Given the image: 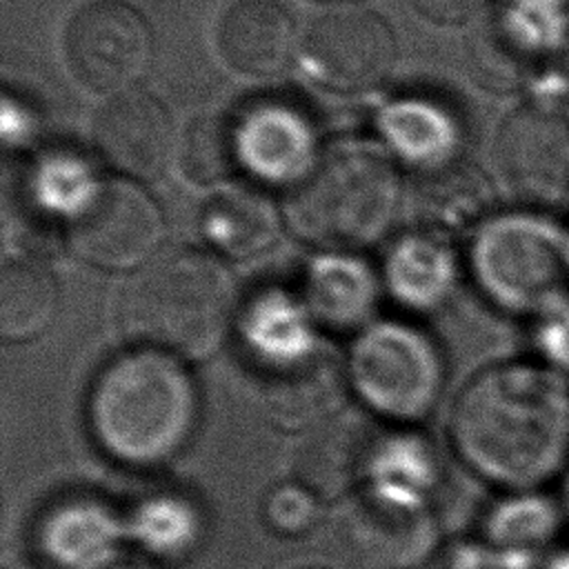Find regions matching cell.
<instances>
[{"label":"cell","instance_id":"1","mask_svg":"<svg viewBox=\"0 0 569 569\" xmlns=\"http://www.w3.org/2000/svg\"><path fill=\"white\" fill-rule=\"evenodd\" d=\"M449 429L480 478L536 491L569 467V380L542 362L493 365L462 389Z\"/></svg>","mask_w":569,"mask_h":569},{"label":"cell","instance_id":"2","mask_svg":"<svg viewBox=\"0 0 569 569\" xmlns=\"http://www.w3.org/2000/svg\"><path fill=\"white\" fill-rule=\"evenodd\" d=\"M198 420V391L184 360L136 347L109 360L91 382L87 422L116 462L147 469L176 458Z\"/></svg>","mask_w":569,"mask_h":569},{"label":"cell","instance_id":"3","mask_svg":"<svg viewBox=\"0 0 569 569\" xmlns=\"http://www.w3.org/2000/svg\"><path fill=\"white\" fill-rule=\"evenodd\" d=\"M238 311L236 280L216 256L198 249L158 253L136 271L120 300L122 329L180 360L213 356Z\"/></svg>","mask_w":569,"mask_h":569},{"label":"cell","instance_id":"4","mask_svg":"<svg viewBox=\"0 0 569 569\" xmlns=\"http://www.w3.org/2000/svg\"><path fill=\"white\" fill-rule=\"evenodd\" d=\"M400 178L380 156L340 151L313 164L287 202V224L309 244L347 253L380 240L400 207Z\"/></svg>","mask_w":569,"mask_h":569},{"label":"cell","instance_id":"5","mask_svg":"<svg viewBox=\"0 0 569 569\" xmlns=\"http://www.w3.org/2000/svg\"><path fill=\"white\" fill-rule=\"evenodd\" d=\"M345 365L349 387L369 413L400 425L429 416L445 385V362L433 340L402 322L365 327Z\"/></svg>","mask_w":569,"mask_h":569},{"label":"cell","instance_id":"6","mask_svg":"<svg viewBox=\"0 0 569 569\" xmlns=\"http://www.w3.org/2000/svg\"><path fill=\"white\" fill-rule=\"evenodd\" d=\"M469 264L480 291L509 311L549 309L565 253L556 231L529 216L489 220L476 236Z\"/></svg>","mask_w":569,"mask_h":569},{"label":"cell","instance_id":"7","mask_svg":"<svg viewBox=\"0 0 569 569\" xmlns=\"http://www.w3.org/2000/svg\"><path fill=\"white\" fill-rule=\"evenodd\" d=\"M158 202L129 178L98 182L67 220L71 251L104 271L142 269L164 240Z\"/></svg>","mask_w":569,"mask_h":569},{"label":"cell","instance_id":"8","mask_svg":"<svg viewBox=\"0 0 569 569\" xmlns=\"http://www.w3.org/2000/svg\"><path fill=\"white\" fill-rule=\"evenodd\" d=\"M336 520L338 549L356 569H413L438 545V525L425 500L373 485L351 493Z\"/></svg>","mask_w":569,"mask_h":569},{"label":"cell","instance_id":"9","mask_svg":"<svg viewBox=\"0 0 569 569\" xmlns=\"http://www.w3.org/2000/svg\"><path fill=\"white\" fill-rule=\"evenodd\" d=\"M71 76L98 93L129 91L153 60V31L124 0H91L67 22L62 38Z\"/></svg>","mask_w":569,"mask_h":569},{"label":"cell","instance_id":"10","mask_svg":"<svg viewBox=\"0 0 569 569\" xmlns=\"http://www.w3.org/2000/svg\"><path fill=\"white\" fill-rule=\"evenodd\" d=\"M569 18L549 0H500L471 33L467 64L478 84L509 91L556 60Z\"/></svg>","mask_w":569,"mask_h":569},{"label":"cell","instance_id":"11","mask_svg":"<svg viewBox=\"0 0 569 569\" xmlns=\"http://www.w3.org/2000/svg\"><path fill=\"white\" fill-rule=\"evenodd\" d=\"M389 24L358 4L336 7L316 18L302 42L307 73L331 91H365L380 84L396 64Z\"/></svg>","mask_w":569,"mask_h":569},{"label":"cell","instance_id":"12","mask_svg":"<svg viewBox=\"0 0 569 569\" xmlns=\"http://www.w3.org/2000/svg\"><path fill=\"white\" fill-rule=\"evenodd\" d=\"M496 164L505 184L533 204L569 196V118L542 102L520 104L496 138Z\"/></svg>","mask_w":569,"mask_h":569},{"label":"cell","instance_id":"13","mask_svg":"<svg viewBox=\"0 0 569 569\" xmlns=\"http://www.w3.org/2000/svg\"><path fill=\"white\" fill-rule=\"evenodd\" d=\"M93 147L122 178H158L178 153L176 129L164 104L147 91L116 93L93 118Z\"/></svg>","mask_w":569,"mask_h":569},{"label":"cell","instance_id":"14","mask_svg":"<svg viewBox=\"0 0 569 569\" xmlns=\"http://www.w3.org/2000/svg\"><path fill=\"white\" fill-rule=\"evenodd\" d=\"M233 131L240 171L256 180L296 184L313 167V124L291 102L258 100L233 113Z\"/></svg>","mask_w":569,"mask_h":569},{"label":"cell","instance_id":"15","mask_svg":"<svg viewBox=\"0 0 569 569\" xmlns=\"http://www.w3.org/2000/svg\"><path fill=\"white\" fill-rule=\"evenodd\" d=\"M382 436L362 413L340 411L309 438L296 458V478L320 500H340L371 476Z\"/></svg>","mask_w":569,"mask_h":569},{"label":"cell","instance_id":"16","mask_svg":"<svg viewBox=\"0 0 569 569\" xmlns=\"http://www.w3.org/2000/svg\"><path fill=\"white\" fill-rule=\"evenodd\" d=\"M349 389L347 365L318 345L296 362L262 371L260 398L276 427L311 431L342 411Z\"/></svg>","mask_w":569,"mask_h":569},{"label":"cell","instance_id":"17","mask_svg":"<svg viewBox=\"0 0 569 569\" xmlns=\"http://www.w3.org/2000/svg\"><path fill=\"white\" fill-rule=\"evenodd\" d=\"M124 533L127 525L109 502L76 493L42 511L36 547L56 569H109Z\"/></svg>","mask_w":569,"mask_h":569},{"label":"cell","instance_id":"18","mask_svg":"<svg viewBox=\"0 0 569 569\" xmlns=\"http://www.w3.org/2000/svg\"><path fill=\"white\" fill-rule=\"evenodd\" d=\"M216 42L233 71L262 78L287 67L296 29L289 11L276 0H236L220 16Z\"/></svg>","mask_w":569,"mask_h":569},{"label":"cell","instance_id":"19","mask_svg":"<svg viewBox=\"0 0 569 569\" xmlns=\"http://www.w3.org/2000/svg\"><path fill=\"white\" fill-rule=\"evenodd\" d=\"M302 300L316 325L340 333L362 331L378 302V280L362 260L325 253L307 271Z\"/></svg>","mask_w":569,"mask_h":569},{"label":"cell","instance_id":"20","mask_svg":"<svg viewBox=\"0 0 569 569\" xmlns=\"http://www.w3.org/2000/svg\"><path fill=\"white\" fill-rule=\"evenodd\" d=\"M240 322L242 338L262 371L296 362L318 347L311 311L305 300L284 291L273 289L253 298Z\"/></svg>","mask_w":569,"mask_h":569},{"label":"cell","instance_id":"21","mask_svg":"<svg viewBox=\"0 0 569 569\" xmlns=\"http://www.w3.org/2000/svg\"><path fill=\"white\" fill-rule=\"evenodd\" d=\"M458 278L453 253L442 236L416 233L396 242L385 262V282L409 309L429 311L451 296Z\"/></svg>","mask_w":569,"mask_h":569},{"label":"cell","instance_id":"22","mask_svg":"<svg viewBox=\"0 0 569 569\" xmlns=\"http://www.w3.org/2000/svg\"><path fill=\"white\" fill-rule=\"evenodd\" d=\"M200 227L220 253L251 258L276 244L282 220L273 202L262 193L253 189H229L207 202Z\"/></svg>","mask_w":569,"mask_h":569},{"label":"cell","instance_id":"23","mask_svg":"<svg viewBox=\"0 0 569 569\" xmlns=\"http://www.w3.org/2000/svg\"><path fill=\"white\" fill-rule=\"evenodd\" d=\"M382 129L391 147L425 173L447 169L460 147L456 118L431 100H400L387 107Z\"/></svg>","mask_w":569,"mask_h":569},{"label":"cell","instance_id":"24","mask_svg":"<svg viewBox=\"0 0 569 569\" xmlns=\"http://www.w3.org/2000/svg\"><path fill=\"white\" fill-rule=\"evenodd\" d=\"M60 287L38 260L16 258L0 273V336L7 342H27L42 336L56 320Z\"/></svg>","mask_w":569,"mask_h":569},{"label":"cell","instance_id":"25","mask_svg":"<svg viewBox=\"0 0 569 569\" xmlns=\"http://www.w3.org/2000/svg\"><path fill=\"white\" fill-rule=\"evenodd\" d=\"M178 162L196 184H220L240 176L233 116L202 113L178 140Z\"/></svg>","mask_w":569,"mask_h":569},{"label":"cell","instance_id":"26","mask_svg":"<svg viewBox=\"0 0 569 569\" xmlns=\"http://www.w3.org/2000/svg\"><path fill=\"white\" fill-rule=\"evenodd\" d=\"M127 529L151 553L182 558L196 547L202 533V518L191 500L158 493L138 505Z\"/></svg>","mask_w":569,"mask_h":569},{"label":"cell","instance_id":"27","mask_svg":"<svg viewBox=\"0 0 569 569\" xmlns=\"http://www.w3.org/2000/svg\"><path fill=\"white\" fill-rule=\"evenodd\" d=\"M560 511L536 491H513L500 502L487 522L489 538L505 549H536L558 529Z\"/></svg>","mask_w":569,"mask_h":569},{"label":"cell","instance_id":"28","mask_svg":"<svg viewBox=\"0 0 569 569\" xmlns=\"http://www.w3.org/2000/svg\"><path fill=\"white\" fill-rule=\"evenodd\" d=\"M98 182L82 160L69 153H51L36 167L31 193L42 211L69 220Z\"/></svg>","mask_w":569,"mask_h":569},{"label":"cell","instance_id":"29","mask_svg":"<svg viewBox=\"0 0 569 569\" xmlns=\"http://www.w3.org/2000/svg\"><path fill=\"white\" fill-rule=\"evenodd\" d=\"M262 516L271 531L296 538L316 527L320 516V498L302 482H282L267 491Z\"/></svg>","mask_w":569,"mask_h":569},{"label":"cell","instance_id":"30","mask_svg":"<svg viewBox=\"0 0 569 569\" xmlns=\"http://www.w3.org/2000/svg\"><path fill=\"white\" fill-rule=\"evenodd\" d=\"M411 7L436 24H462L480 13L487 0H409Z\"/></svg>","mask_w":569,"mask_h":569},{"label":"cell","instance_id":"31","mask_svg":"<svg viewBox=\"0 0 569 569\" xmlns=\"http://www.w3.org/2000/svg\"><path fill=\"white\" fill-rule=\"evenodd\" d=\"M553 62H556V69H558V73H560V80L565 82V87H567V91H569V27H567V31H565L562 44H560V49H558Z\"/></svg>","mask_w":569,"mask_h":569},{"label":"cell","instance_id":"32","mask_svg":"<svg viewBox=\"0 0 569 569\" xmlns=\"http://www.w3.org/2000/svg\"><path fill=\"white\" fill-rule=\"evenodd\" d=\"M109 569H153V567L147 565V562H131V560H127V562H116Z\"/></svg>","mask_w":569,"mask_h":569},{"label":"cell","instance_id":"33","mask_svg":"<svg viewBox=\"0 0 569 569\" xmlns=\"http://www.w3.org/2000/svg\"><path fill=\"white\" fill-rule=\"evenodd\" d=\"M549 569H569V551L558 553V558L553 562H549Z\"/></svg>","mask_w":569,"mask_h":569},{"label":"cell","instance_id":"34","mask_svg":"<svg viewBox=\"0 0 569 569\" xmlns=\"http://www.w3.org/2000/svg\"><path fill=\"white\" fill-rule=\"evenodd\" d=\"M562 507L569 516V467L565 469V487H562Z\"/></svg>","mask_w":569,"mask_h":569},{"label":"cell","instance_id":"35","mask_svg":"<svg viewBox=\"0 0 569 569\" xmlns=\"http://www.w3.org/2000/svg\"><path fill=\"white\" fill-rule=\"evenodd\" d=\"M313 2H320V4H336V7H353L362 0H313Z\"/></svg>","mask_w":569,"mask_h":569},{"label":"cell","instance_id":"36","mask_svg":"<svg viewBox=\"0 0 569 569\" xmlns=\"http://www.w3.org/2000/svg\"><path fill=\"white\" fill-rule=\"evenodd\" d=\"M549 2H556V4H562V7L569 4V0H549Z\"/></svg>","mask_w":569,"mask_h":569}]
</instances>
